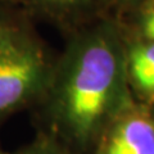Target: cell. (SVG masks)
Masks as SVG:
<instances>
[{
  "label": "cell",
  "instance_id": "obj_1",
  "mask_svg": "<svg viewBox=\"0 0 154 154\" xmlns=\"http://www.w3.org/2000/svg\"><path fill=\"white\" fill-rule=\"evenodd\" d=\"M134 99L126 49L109 27L77 32L55 60L46 91L35 107L36 131L72 154H89L105 127Z\"/></svg>",
  "mask_w": 154,
  "mask_h": 154
},
{
  "label": "cell",
  "instance_id": "obj_2",
  "mask_svg": "<svg viewBox=\"0 0 154 154\" xmlns=\"http://www.w3.org/2000/svg\"><path fill=\"white\" fill-rule=\"evenodd\" d=\"M54 64L30 32L0 23V125L40 102Z\"/></svg>",
  "mask_w": 154,
  "mask_h": 154
},
{
  "label": "cell",
  "instance_id": "obj_3",
  "mask_svg": "<svg viewBox=\"0 0 154 154\" xmlns=\"http://www.w3.org/2000/svg\"><path fill=\"white\" fill-rule=\"evenodd\" d=\"M89 154H154L152 107L134 98L105 127Z\"/></svg>",
  "mask_w": 154,
  "mask_h": 154
},
{
  "label": "cell",
  "instance_id": "obj_4",
  "mask_svg": "<svg viewBox=\"0 0 154 154\" xmlns=\"http://www.w3.org/2000/svg\"><path fill=\"white\" fill-rule=\"evenodd\" d=\"M126 73L132 96H137L139 103L154 105V41L143 40L127 48Z\"/></svg>",
  "mask_w": 154,
  "mask_h": 154
},
{
  "label": "cell",
  "instance_id": "obj_5",
  "mask_svg": "<svg viewBox=\"0 0 154 154\" xmlns=\"http://www.w3.org/2000/svg\"><path fill=\"white\" fill-rule=\"evenodd\" d=\"M28 2L51 17L67 19L84 16L91 8L94 0H28Z\"/></svg>",
  "mask_w": 154,
  "mask_h": 154
},
{
  "label": "cell",
  "instance_id": "obj_6",
  "mask_svg": "<svg viewBox=\"0 0 154 154\" xmlns=\"http://www.w3.org/2000/svg\"><path fill=\"white\" fill-rule=\"evenodd\" d=\"M9 154H72L66 146L48 134L36 131L35 137L26 145Z\"/></svg>",
  "mask_w": 154,
  "mask_h": 154
},
{
  "label": "cell",
  "instance_id": "obj_7",
  "mask_svg": "<svg viewBox=\"0 0 154 154\" xmlns=\"http://www.w3.org/2000/svg\"><path fill=\"white\" fill-rule=\"evenodd\" d=\"M141 30H143V35L145 40L154 41V11L149 12L144 17Z\"/></svg>",
  "mask_w": 154,
  "mask_h": 154
},
{
  "label": "cell",
  "instance_id": "obj_8",
  "mask_svg": "<svg viewBox=\"0 0 154 154\" xmlns=\"http://www.w3.org/2000/svg\"><path fill=\"white\" fill-rule=\"evenodd\" d=\"M0 154H9L8 152H5V150H4V149L2 148V145H0Z\"/></svg>",
  "mask_w": 154,
  "mask_h": 154
},
{
  "label": "cell",
  "instance_id": "obj_9",
  "mask_svg": "<svg viewBox=\"0 0 154 154\" xmlns=\"http://www.w3.org/2000/svg\"><path fill=\"white\" fill-rule=\"evenodd\" d=\"M152 112H153V114H154V105H152Z\"/></svg>",
  "mask_w": 154,
  "mask_h": 154
}]
</instances>
